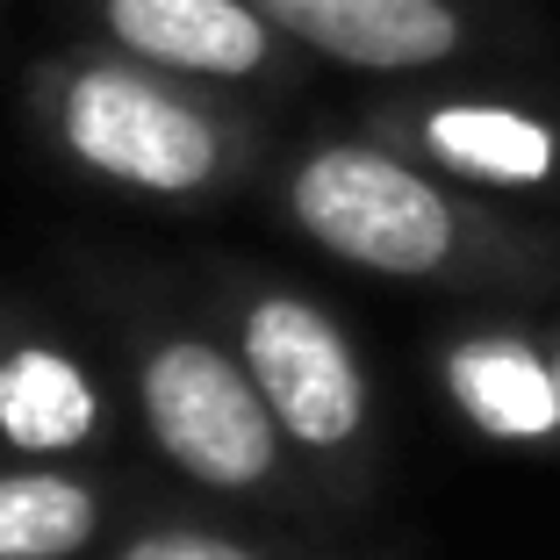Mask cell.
Masks as SVG:
<instances>
[{"mask_svg":"<svg viewBox=\"0 0 560 560\" xmlns=\"http://www.w3.org/2000/svg\"><path fill=\"white\" fill-rule=\"evenodd\" d=\"M445 388L475 417L489 439H553L560 431V381L553 360H539L517 338H467L453 360H445Z\"/></svg>","mask_w":560,"mask_h":560,"instance_id":"ba28073f","label":"cell"},{"mask_svg":"<svg viewBox=\"0 0 560 560\" xmlns=\"http://www.w3.org/2000/svg\"><path fill=\"white\" fill-rule=\"evenodd\" d=\"M122 560H259V553H245L237 539H215V532H151Z\"/></svg>","mask_w":560,"mask_h":560,"instance_id":"8fae6325","label":"cell"},{"mask_svg":"<svg viewBox=\"0 0 560 560\" xmlns=\"http://www.w3.org/2000/svg\"><path fill=\"white\" fill-rule=\"evenodd\" d=\"M245 366L259 396L273 402L280 431L295 445H346L366 424V381L346 330L302 295H259L245 316Z\"/></svg>","mask_w":560,"mask_h":560,"instance_id":"277c9868","label":"cell"},{"mask_svg":"<svg viewBox=\"0 0 560 560\" xmlns=\"http://www.w3.org/2000/svg\"><path fill=\"white\" fill-rule=\"evenodd\" d=\"M553 381H560V352H553Z\"/></svg>","mask_w":560,"mask_h":560,"instance_id":"7c38bea8","label":"cell"},{"mask_svg":"<svg viewBox=\"0 0 560 560\" xmlns=\"http://www.w3.org/2000/svg\"><path fill=\"white\" fill-rule=\"evenodd\" d=\"M58 130L72 159L144 195H195L223 165V137L187 94L130 66H86L58 94Z\"/></svg>","mask_w":560,"mask_h":560,"instance_id":"3957f363","label":"cell"},{"mask_svg":"<svg viewBox=\"0 0 560 560\" xmlns=\"http://www.w3.org/2000/svg\"><path fill=\"white\" fill-rule=\"evenodd\" d=\"M101 22L130 58L195 80H252L280 36L252 0H101Z\"/></svg>","mask_w":560,"mask_h":560,"instance_id":"8992f818","label":"cell"},{"mask_svg":"<svg viewBox=\"0 0 560 560\" xmlns=\"http://www.w3.org/2000/svg\"><path fill=\"white\" fill-rule=\"evenodd\" d=\"M424 151L481 187H546L560 173V130L503 101H439L417 122Z\"/></svg>","mask_w":560,"mask_h":560,"instance_id":"52a82bcc","label":"cell"},{"mask_svg":"<svg viewBox=\"0 0 560 560\" xmlns=\"http://www.w3.org/2000/svg\"><path fill=\"white\" fill-rule=\"evenodd\" d=\"M288 209L295 223L346 266L366 273H439L460 252V201L445 195L431 173H417L410 159L374 144H324L295 165L288 180Z\"/></svg>","mask_w":560,"mask_h":560,"instance_id":"6da1fadb","label":"cell"},{"mask_svg":"<svg viewBox=\"0 0 560 560\" xmlns=\"http://www.w3.org/2000/svg\"><path fill=\"white\" fill-rule=\"evenodd\" d=\"M280 36L352 72H431L467 50L453 0H252Z\"/></svg>","mask_w":560,"mask_h":560,"instance_id":"5b68a950","label":"cell"},{"mask_svg":"<svg viewBox=\"0 0 560 560\" xmlns=\"http://www.w3.org/2000/svg\"><path fill=\"white\" fill-rule=\"evenodd\" d=\"M0 431L30 453H66L94 439V388L50 346H15L0 360Z\"/></svg>","mask_w":560,"mask_h":560,"instance_id":"9c48e42d","label":"cell"},{"mask_svg":"<svg viewBox=\"0 0 560 560\" xmlns=\"http://www.w3.org/2000/svg\"><path fill=\"white\" fill-rule=\"evenodd\" d=\"M144 417L159 453L201 489H252L280 460V417L259 396L252 366L215 352L209 338H165L144 360Z\"/></svg>","mask_w":560,"mask_h":560,"instance_id":"7a4b0ae2","label":"cell"},{"mask_svg":"<svg viewBox=\"0 0 560 560\" xmlns=\"http://www.w3.org/2000/svg\"><path fill=\"white\" fill-rule=\"evenodd\" d=\"M94 495L66 475H0V560H66L94 539Z\"/></svg>","mask_w":560,"mask_h":560,"instance_id":"30bf717a","label":"cell"}]
</instances>
